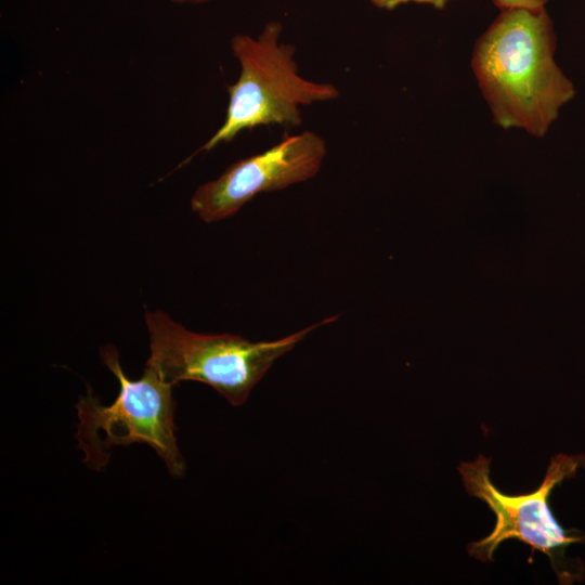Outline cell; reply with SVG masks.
Returning a JSON list of instances; mask_svg holds the SVG:
<instances>
[{
    "mask_svg": "<svg viewBox=\"0 0 585 585\" xmlns=\"http://www.w3.org/2000/svg\"><path fill=\"white\" fill-rule=\"evenodd\" d=\"M282 32V23L270 21L257 37H232L230 44L240 67L239 76L227 87L229 104L222 126L198 152H208L231 142L244 130L261 126L297 128L302 123V106L339 98L335 84L300 75L296 48L281 42Z\"/></svg>",
    "mask_w": 585,
    "mask_h": 585,
    "instance_id": "obj_2",
    "label": "cell"
},
{
    "mask_svg": "<svg viewBox=\"0 0 585 585\" xmlns=\"http://www.w3.org/2000/svg\"><path fill=\"white\" fill-rule=\"evenodd\" d=\"M556 49L546 8L503 10L478 37L471 69L496 126L536 138L548 133L576 94Z\"/></svg>",
    "mask_w": 585,
    "mask_h": 585,
    "instance_id": "obj_1",
    "label": "cell"
},
{
    "mask_svg": "<svg viewBox=\"0 0 585 585\" xmlns=\"http://www.w3.org/2000/svg\"><path fill=\"white\" fill-rule=\"evenodd\" d=\"M100 355L120 388L115 401L107 406L90 387L75 404L79 419L75 439L84 454L83 463L89 469L102 471L109 461L113 446L146 443L165 461L172 477H182L186 465L174 435V385L164 381L146 364L140 379H129L113 344L101 347Z\"/></svg>",
    "mask_w": 585,
    "mask_h": 585,
    "instance_id": "obj_3",
    "label": "cell"
},
{
    "mask_svg": "<svg viewBox=\"0 0 585 585\" xmlns=\"http://www.w3.org/2000/svg\"><path fill=\"white\" fill-rule=\"evenodd\" d=\"M548 1L549 0H492L499 11L510 9L542 10L546 8Z\"/></svg>",
    "mask_w": 585,
    "mask_h": 585,
    "instance_id": "obj_8",
    "label": "cell"
},
{
    "mask_svg": "<svg viewBox=\"0 0 585 585\" xmlns=\"http://www.w3.org/2000/svg\"><path fill=\"white\" fill-rule=\"evenodd\" d=\"M144 316L151 350L145 364L174 386L183 380L209 385L233 406L246 402L281 355L311 330L338 317L325 318L277 340L252 342L239 335L191 332L162 311L146 310Z\"/></svg>",
    "mask_w": 585,
    "mask_h": 585,
    "instance_id": "obj_4",
    "label": "cell"
},
{
    "mask_svg": "<svg viewBox=\"0 0 585 585\" xmlns=\"http://www.w3.org/2000/svg\"><path fill=\"white\" fill-rule=\"evenodd\" d=\"M173 3L177 4H186V5H202L206 4L212 0H170Z\"/></svg>",
    "mask_w": 585,
    "mask_h": 585,
    "instance_id": "obj_9",
    "label": "cell"
},
{
    "mask_svg": "<svg viewBox=\"0 0 585 585\" xmlns=\"http://www.w3.org/2000/svg\"><path fill=\"white\" fill-rule=\"evenodd\" d=\"M491 459L480 454L472 461H461L457 470L468 495L484 502L495 514L492 532L467 545V552L482 562H492L497 547L506 540H518L545 554L561 585L582 583L585 566L581 559L567 557L572 544L585 545V531L561 526L549 507L554 489L585 467V454L555 455L541 485L530 493L509 495L498 490L490 477Z\"/></svg>",
    "mask_w": 585,
    "mask_h": 585,
    "instance_id": "obj_5",
    "label": "cell"
},
{
    "mask_svg": "<svg viewBox=\"0 0 585 585\" xmlns=\"http://www.w3.org/2000/svg\"><path fill=\"white\" fill-rule=\"evenodd\" d=\"M326 154V141L314 131L285 135L272 147L233 162L220 177L198 186L191 208L207 223L226 219L260 193L314 178Z\"/></svg>",
    "mask_w": 585,
    "mask_h": 585,
    "instance_id": "obj_6",
    "label": "cell"
},
{
    "mask_svg": "<svg viewBox=\"0 0 585 585\" xmlns=\"http://www.w3.org/2000/svg\"><path fill=\"white\" fill-rule=\"evenodd\" d=\"M372 5L385 11H393L407 4L428 5L437 10H443L454 0H368Z\"/></svg>",
    "mask_w": 585,
    "mask_h": 585,
    "instance_id": "obj_7",
    "label": "cell"
}]
</instances>
